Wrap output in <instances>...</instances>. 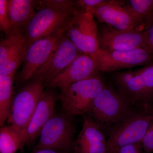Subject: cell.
<instances>
[{"mask_svg": "<svg viewBox=\"0 0 153 153\" xmlns=\"http://www.w3.org/2000/svg\"><path fill=\"white\" fill-rule=\"evenodd\" d=\"M117 89L135 109L152 111L153 62L136 69L133 78Z\"/></svg>", "mask_w": 153, "mask_h": 153, "instance_id": "obj_11", "label": "cell"}, {"mask_svg": "<svg viewBox=\"0 0 153 153\" xmlns=\"http://www.w3.org/2000/svg\"><path fill=\"white\" fill-rule=\"evenodd\" d=\"M89 12L101 23L118 30L144 31L143 20L126 1L105 0Z\"/></svg>", "mask_w": 153, "mask_h": 153, "instance_id": "obj_9", "label": "cell"}, {"mask_svg": "<svg viewBox=\"0 0 153 153\" xmlns=\"http://www.w3.org/2000/svg\"><path fill=\"white\" fill-rule=\"evenodd\" d=\"M48 88L41 94L24 135V144L31 145L40 137L44 125L54 113L56 102L60 95L53 89Z\"/></svg>", "mask_w": 153, "mask_h": 153, "instance_id": "obj_15", "label": "cell"}, {"mask_svg": "<svg viewBox=\"0 0 153 153\" xmlns=\"http://www.w3.org/2000/svg\"><path fill=\"white\" fill-rule=\"evenodd\" d=\"M144 32L146 39V48L153 55V25Z\"/></svg>", "mask_w": 153, "mask_h": 153, "instance_id": "obj_27", "label": "cell"}, {"mask_svg": "<svg viewBox=\"0 0 153 153\" xmlns=\"http://www.w3.org/2000/svg\"><path fill=\"white\" fill-rule=\"evenodd\" d=\"M33 153H74L73 152H64L58 150L51 149H44L40 150L37 152H34Z\"/></svg>", "mask_w": 153, "mask_h": 153, "instance_id": "obj_28", "label": "cell"}, {"mask_svg": "<svg viewBox=\"0 0 153 153\" xmlns=\"http://www.w3.org/2000/svg\"><path fill=\"white\" fill-rule=\"evenodd\" d=\"M22 33L26 48L35 41L50 36L61 27L68 18L78 9L77 7L66 10L38 7Z\"/></svg>", "mask_w": 153, "mask_h": 153, "instance_id": "obj_7", "label": "cell"}, {"mask_svg": "<svg viewBox=\"0 0 153 153\" xmlns=\"http://www.w3.org/2000/svg\"><path fill=\"white\" fill-rule=\"evenodd\" d=\"M116 153H146L143 149L142 142L121 148Z\"/></svg>", "mask_w": 153, "mask_h": 153, "instance_id": "obj_26", "label": "cell"}, {"mask_svg": "<svg viewBox=\"0 0 153 153\" xmlns=\"http://www.w3.org/2000/svg\"><path fill=\"white\" fill-rule=\"evenodd\" d=\"M126 2L143 20L144 31L153 25V0H129Z\"/></svg>", "mask_w": 153, "mask_h": 153, "instance_id": "obj_21", "label": "cell"}, {"mask_svg": "<svg viewBox=\"0 0 153 153\" xmlns=\"http://www.w3.org/2000/svg\"><path fill=\"white\" fill-rule=\"evenodd\" d=\"M38 7H47L60 10H66L76 7L75 1L69 0H44L40 1Z\"/></svg>", "mask_w": 153, "mask_h": 153, "instance_id": "obj_23", "label": "cell"}, {"mask_svg": "<svg viewBox=\"0 0 153 153\" xmlns=\"http://www.w3.org/2000/svg\"><path fill=\"white\" fill-rule=\"evenodd\" d=\"M143 149L146 153L153 152V118L143 139L142 141Z\"/></svg>", "mask_w": 153, "mask_h": 153, "instance_id": "obj_24", "label": "cell"}, {"mask_svg": "<svg viewBox=\"0 0 153 153\" xmlns=\"http://www.w3.org/2000/svg\"><path fill=\"white\" fill-rule=\"evenodd\" d=\"M105 85L100 76L72 83L60 89L63 112L72 117L90 112L94 100Z\"/></svg>", "mask_w": 153, "mask_h": 153, "instance_id": "obj_4", "label": "cell"}, {"mask_svg": "<svg viewBox=\"0 0 153 153\" xmlns=\"http://www.w3.org/2000/svg\"><path fill=\"white\" fill-rule=\"evenodd\" d=\"M25 146L24 134L12 125L0 129V153H16Z\"/></svg>", "mask_w": 153, "mask_h": 153, "instance_id": "obj_17", "label": "cell"}, {"mask_svg": "<svg viewBox=\"0 0 153 153\" xmlns=\"http://www.w3.org/2000/svg\"><path fill=\"white\" fill-rule=\"evenodd\" d=\"M74 118L64 112H54L42 128L33 152L51 149L74 153L76 129Z\"/></svg>", "mask_w": 153, "mask_h": 153, "instance_id": "obj_3", "label": "cell"}, {"mask_svg": "<svg viewBox=\"0 0 153 153\" xmlns=\"http://www.w3.org/2000/svg\"><path fill=\"white\" fill-rule=\"evenodd\" d=\"M27 48L23 36L9 54L5 64L0 68V74L15 77L16 72L22 65Z\"/></svg>", "mask_w": 153, "mask_h": 153, "instance_id": "obj_20", "label": "cell"}, {"mask_svg": "<svg viewBox=\"0 0 153 153\" xmlns=\"http://www.w3.org/2000/svg\"><path fill=\"white\" fill-rule=\"evenodd\" d=\"M83 121L82 129L75 140L74 146L107 142L104 133L91 119L84 115Z\"/></svg>", "mask_w": 153, "mask_h": 153, "instance_id": "obj_19", "label": "cell"}, {"mask_svg": "<svg viewBox=\"0 0 153 153\" xmlns=\"http://www.w3.org/2000/svg\"><path fill=\"white\" fill-rule=\"evenodd\" d=\"M81 53L66 33H64L47 62L34 73L29 80L41 81L44 86H47Z\"/></svg>", "mask_w": 153, "mask_h": 153, "instance_id": "obj_12", "label": "cell"}, {"mask_svg": "<svg viewBox=\"0 0 153 153\" xmlns=\"http://www.w3.org/2000/svg\"><path fill=\"white\" fill-rule=\"evenodd\" d=\"M100 71L113 72L146 66L153 62V55L144 48L127 51L99 49L90 55Z\"/></svg>", "mask_w": 153, "mask_h": 153, "instance_id": "obj_10", "label": "cell"}, {"mask_svg": "<svg viewBox=\"0 0 153 153\" xmlns=\"http://www.w3.org/2000/svg\"><path fill=\"white\" fill-rule=\"evenodd\" d=\"M90 12L76 10L65 24L66 33L79 52L90 55L99 49L98 28Z\"/></svg>", "mask_w": 153, "mask_h": 153, "instance_id": "obj_6", "label": "cell"}, {"mask_svg": "<svg viewBox=\"0 0 153 153\" xmlns=\"http://www.w3.org/2000/svg\"><path fill=\"white\" fill-rule=\"evenodd\" d=\"M40 1L7 0V11L12 27V34L22 33L36 13Z\"/></svg>", "mask_w": 153, "mask_h": 153, "instance_id": "obj_16", "label": "cell"}, {"mask_svg": "<svg viewBox=\"0 0 153 153\" xmlns=\"http://www.w3.org/2000/svg\"><path fill=\"white\" fill-rule=\"evenodd\" d=\"M123 96L110 84H105L94 100L89 117L102 131L110 129L135 111Z\"/></svg>", "mask_w": 153, "mask_h": 153, "instance_id": "obj_1", "label": "cell"}, {"mask_svg": "<svg viewBox=\"0 0 153 153\" xmlns=\"http://www.w3.org/2000/svg\"><path fill=\"white\" fill-rule=\"evenodd\" d=\"M20 87L13 96L7 120L25 135L45 86L41 81L30 80Z\"/></svg>", "mask_w": 153, "mask_h": 153, "instance_id": "obj_5", "label": "cell"}, {"mask_svg": "<svg viewBox=\"0 0 153 153\" xmlns=\"http://www.w3.org/2000/svg\"><path fill=\"white\" fill-rule=\"evenodd\" d=\"M105 0H78L75 1V5L80 10L90 12L105 2Z\"/></svg>", "mask_w": 153, "mask_h": 153, "instance_id": "obj_25", "label": "cell"}, {"mask_svg": "<svg viewBox=\"0 0 153 153\" xmlns=\"http://www.w3.org/2000/svg\"><path fill=\"white\" fill-rule=\"evenodd\" d=\"M98 38L99 49L104 50L127 51L146 48L144 31L118 30L104 24L98 28Z\"/></svg>", "mask_w": 153, "mask_h": 153, "instance_id": "obj_13", "label": "cell"}, {"mask_svg": "<svg viewBox=\"0 0 153 153\" xmlns=\"http://www.w3.org/2000/svg\"><path fill=\"white\" fill-rule=\"evenodd\" d=\"M15 77L0 74V126L7 120L13 97Z\"/></svg>", "mask_w": 153, "mask_h": 153, "instance_id": "obj_18", "label": "cell"}, {"mask_svg": "<svg viewBox=\"0 0 153 153\" xmlns=\"http://www.w3.org/2000/svg\"><path fill=\"white\" fill-rule=\"evenodd\" d=\"M7 0H0V29L5 33L6 38L12 35L10 22L7 11Z\"/></svg>", "mask_w": 153, "mask_h": 153, "instance_id": "obj_22", "label": "cell"}, {"mask_svg": "<svg viewBox=\"0 0 153 153\" xmlns=\"http://www.w3.org/2000/svg\"><path fill=\"white\" fill-rule=\"evenodd\" d=\"M99 72L95 62L90 55L81 53L46 87L62 89L74 82L100 76Z\"/></svg>", "mask_w": 153, "mask_h": 153, "instance_id": "obj_14", "label": "cell"}, {"mask_svg": "<svg viewBox=\"0 0 153 153\" xmlns=\"http://www.w3.org/2000/svg\"><path fill=\"white\" fill-rule=\"evenodd\" d=\"M153 118L152 111L136 110L107 132L105 153H116L121 148L142 141Z\"/></svg>", "mask_w": 153, "mask_h": 153, "instance_id": "obj_2", "label": "cell"}, {"mask_svg": "<svg viewBox=\"0 0 153 153\" xmlns=\"http://www.w3.org/2000/svg\"><path fill=\"white\" fill-rule=\"evenodd\" d=\"M65 32V23L52 35L35 41L27 48L22 69L15 76L18 86L28 82L34 73L47 62Z\"/></svg>", "mask_w": 153, "mask_h": 153, "instance_id": "obj_8", "label": "cell"}]
</instances>
